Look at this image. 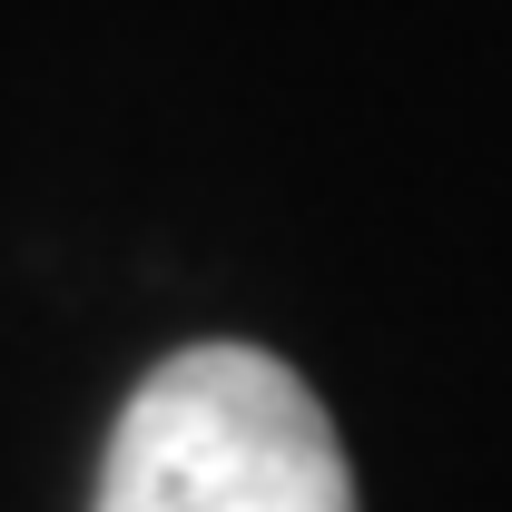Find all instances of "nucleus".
Masks as SVG:
<instances>
[{
  "label": "nucleus",
  "mask_w": 512,
  "mask_h": 512,
  "mask_svg": "<svg viewBox=\"0 0 512 512\" xmlns=\"http://www.w3.org/2000/svg\"><path fill=\"white\" fill-rule=\"evenodd\" d=\"M89 512H355V473L286 355L188 345L128 394Z\"/></svg>",
  "instance_id": "f257e3e1"
}]
</instances>
